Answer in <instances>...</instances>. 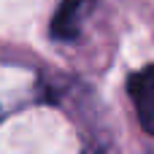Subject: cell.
<instances>
[{
  "label": "cell",
  "instance_id": "1",
  "mask_svg": "<svg viewBox=\"0 0 154 154\" xmlns=\"http://www.w3.org/2000/svg\"><path fill=\"white\" fill-rule=\"evenodd\" d=\"M127 92L135 103L138 111V122L143 127V133L154 135V65L138 70L130 76L127 81Z\"/></svg>",
  "mask_w": 154,
  "mask_h": 154
},
{
  "label": "cell",
  "instance_id": "2",
  "mask_svg": "<svg viewBox=\"0 0 154 154\" xmlns=\"http://www.w3.org/2000/svg\"><path fill=\"white\" fill-rule=\"evenodd\" d=\"M84 5H87V0H62L60 8L51 16V35L60 38V41L76 38L79 35V27H81Z\"/></svg>",
  "mask_w": 154,
  "mask_h": 154
}]
</instances>
